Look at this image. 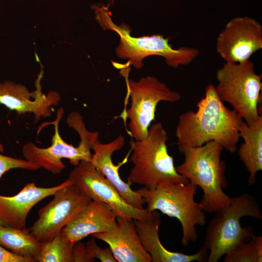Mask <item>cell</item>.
I'll use <instances>...</instances> for the list:
<instances>
[{
    "label": "cell",
    "instance_id": "d4e9b609",
    "mask_svg": "<svg viewBox=\"0 0 262 262\" xmlns=\"http://www.w3.org/2000/svg\"><path fill=\"white\" fill-rule=\"evenodd\" d=\"M72 255L74 262H94L89 255L85 244L80 241L74 244Z\"/></svg>",
    "mask_w": 262,
    "mask_h": 262
},
{
    "label": "cell",
    "instance_id": "44dd1931",
    "mask_svg": "<svg viewBox=\"0 0 262 262\" xmlns=\"http://www.w3.org/2000/svg\"><path fill=\"white\" fill-rule=\"evenodd\" d=\"M75 243L66 239L61 232L49 241L41 243L35 258L38 262H74L72 255Z\"/></svg>",
    "mask_w": 262,
    "mask_h": 262
},
{
    "label": "cell",
    "instance_id": "cb8c5ba5",
    "mask_svg": "<svg viewBox=\"0 0 262 262\" xmlns=\"http://www.w3.org/2000/svg\"><path fill=\"white\" fill-rule=\"evenodd\" d=\"M90 257L94 262L95 258L102 262H117L110 247L101 248L92 237L85 244Z\"/></svg>",
    "mask_w": 262,
    "mask_h": 262
},
{
    "label": "cell",
    "instance_id": "277c9868",
    "mask_svg": "<svg viewBox=\"0 0 262 262\" xmlns=\"http://www.w3.org/2000/svg\"><path fill=\"white\" fill-rule=\"evenodd\" d=\"M167 139L162 124L156 122L150 126L145 139L130 142L132 154L130 161L133 166L128 182L152 190L163 184L189 181L177 172L168 152Z\"/></svg>",
    "mask_w": 262,
    "mask_h": 262
},
{
    "label": "cell",
    "instance_id": "5b68a950",
    "mask_svg": "<svg viewBox=\"0 0 262 262\" xmlns=\"http://www.w3.org/2000/svg\"><path fill=\"white\" fill-rule=\"evenodd\" d=\"M244 216L262 219L256 199L246 193L231 197L227 206L215 212L208 224L203 242V246L209 251L208 262H217L231 249L255 236L251 226H241L240 219Z\"/></svg>",
    "mask_w": 262,
    "mask_h": 262
},
{
    "label": "cell",
    "instance_id": "4fadbf2b",
    "mask_svg": "<svg viewBox=\"0 0 262 262\" xmlns=\"http://www.w3.org/2000/svg\"><path fill=\"white\" fill-rule=\"evenodd\" d=\"M43 75L41 70L35 82V90L33 92L25 85L11 81L0 82V104L19 115L33 114L34 123L41 118L50 116L52 106L58 104L61 96L56 91H50L47 95L43 93L41 83Z\"/></svg>",
    "mask_w": 262,
    "mask_h": 262
},
{
    "label": "cell",
    "instance_id": "603a6c76",
    "mask_svg": "<svg viewBox=\"0 0 262 262\" xmlns=\"http://www.w3.org/2000/svg\"><path fill=\"white\" fill-rule=\"evenodd\" d=\"M15 168L37 170L40 168L36 164L26 159L13 158L0 153V179L5 172Z\"/></svg>",
    "mask_w": 262,
    "mask_h": 262
},
{
    "label": "cell",
    "instance_id": "7c38bea8",
    "mask_svg": "<svg viewBox=\"0 0 262 262\" xmlns=\"http://www.w3.org/2000/svg\"><path fill=\"white\" fill-rule=\"evenodd\" d=\"M215 49L226 63H238L250 59L262 49V26L251 17L231 19L218 34Z\"/></svg>",
    "mask_w": 262,
    "mask_h": 262
},
{
    "label": "cell",
    "instance_id": "7402d4cb",
    "mask_svg": "<svg viewBox=\"0 0 262 262\" xmlns=\"http://www.w3.org/2000/svg\"><path fill=\"white\" fill-rule=\"evenodd\" d=\"M224 256V262H262V236H254L249 241L237 246Z\"/></svg>",
    "mask_w": 262,
    "mask_h": 262
},
{
    "label": "cell",
    "instance_id": "2e32d148",
    "mask_svg": "<svg viewBox=\"0 0 262 262\" xmlns=\"http://www.w3.org/2000/svg\"><path fill=\"white\" fill-rule=\"evenodd\" d=\"M116 217L109 206L92 200L62 229L61 233L75 243L90 234L113 230L116 225Z\"/></svg>",
    "mask_w": 262,
    "mask_h": 262
},
{
    "label": "cell",
    "instance_id": "8fae6325",
    "mask_svg": "<svg viewBox=\"0 0 262 262\" xmlns=\"http://www.w3.org/2000/svg\"><path fill=\"white\" fill-rule=\"evenodd\" d=\"M68 179L92 200L109 206L117 216L142 220L152 218L159 214L157 211L140 210L128 204L90 161H81L70 172Z\"/></svg>",
    "mask_w": 262,
    "mask_h": 262
},
{
    "label": "cell",
    "instance_id": "9c48e42d",
    "mask_svg": "<svg viewBox=\"0 0 262 262\" xmlns=\"http://www.w3.org/2000/svg\"><path fill=\"white\" fill-rule=\"evenodd\" d=\"M125 78L127 96L131 98L130 107L123 112L129 120V132L135 140L145 139L155 119L157 105L160 101L177 102L181 95L154 76H146L138 81L128 78V68L121 67Z\"/></svg>",
    "mask_w": 262,
    "mask_h": 262
},
{
    "label": "cell",
    "instance_id": "7a4b0ae2",
    "mask_svg": "<svg viewBox=\"0 0 262 262\" xmlns=\"http://www.w3.org/2000/svg\"><path fill=\"white\" fill-rule=\"evenodd\" d=\"M183 162L176 167L177 172L203 192L200 203L205 212H215L229 202L231 197L224 191L228 183L226 163L221 159L224 149L219 143L209 141L202 146H178Z\"/></svg>",
    "mask_w": 262,
    "mask_h": 262
},
{
    "label": "cell",
    "instance_id": "ba28073f",
    "mask_svg": "<svg viewBox=\"0 0 262 262\" xmlns=\"http://www.w3.org/2000/svg\"><path fill=\"white\" fill-rule=\"evenodd\" d=\"M216 92L221 100L230 104L249 126L262 116V74H257L250 59L238 63L225 62L216 72Z\"/></svg>",
    "mask_w": 262,
    "mask_h": 262
},
{
    "label": "cell",
    "instance_id": "52a82bcc",
    "mask_svg": "<svg viewBox=\"0 0 262 262\" xmlns=\"http://www.w3.org/2000/svg\"><path fill=\"white\" fill-rule=\"evenodd\" d=\"M196 190L197 186L189 181L163 184L152 190L143 187L137 191L148 211L158 210L179 220L182 228L181 244L186 246L197 239L196 226H203L206 222L202 205L195 199Z\"/></svg>",
    "mask_w": 262,
    "mask_h": 262
},
{
    "label": "cell",
    "instance_id": "3957f363",
    "mask_svg": "<svg viewBox=\"0 0 262 262\" xmlns=\"http://www.w3.org/2000/svg\"><path fill=\"white\" fill-rule=\"evenodd\" d=\"M94 9L96 18L101 28L114 31L120 38L115 54L118 58L128 61L123 65L115 63V66L127 68L132 66L139 69L143 67V61L146 57L157 55L164 57L169 66L176 68L189 65L199 53L198 49L194 48L174 49L169 43V37L165 38L161 34L132 36L129 25L124 23L117 25L113 21L108 6H95Z\"/></svg>",
    "mask_w": 262,
    "mask_h": 262
},
{
    "label": "cell",
    "instance_id": "5bb4252c",
    "mask_svg": "<svg viewBox=\"0 0 262 262\" xmlns=\"http://www.w3.org/2000/svg\"><path fill=\"white\" fill-rule=\"evenodd\" d=\"M125 137L120 134L117 138L108 143H101L98 140L92 147L94 154L90 162L116 189L121 197L132 207L143 210L145 201L143 196L136 190H133L129 182H125L120 178L119 169L127 162L128 155L117 165L112 161L113 153L120 150L124 146Z\"/></svg>",
    "mask_w": 262,
    "mask_h": 262
},
{
    "label": "cell",
    "instance_id": "ffe728a7",
    "mask_svg": "<svg viewBox=\"0 0 262 262\" xmlns=\"http://www.w3.org/2000/svg\"><path fill=\"white\" fill-rule=\"evenodd\" d=\"M0 245L16 255L36 262L41 243L31 234L29 229L0 225Z\"/></svg>",
    "mask_w": 262,
    "mask_h": 262
},
{
    "label": "cell",
    "instance_id": "e0dca14e",
    "mask_svg": "<svg viewBox=\"0 0 262 262\" xmlns=\"http://www.w3.org/2000/svg\"><path fill=\"white\" fill-rule=\"evenodd\" d=\"M116 225L112 231L92 234L106 243L118 262H151L150 255L140 241L133 220L117 216Z\"/></svg>",
    "mask_w": 262,
    "mask_h": 262
},
{
    "label": "cell",
    "instance_id": "d6986e66",
    "mask_svg": "<svg viewBox=\"0 0 262 262\" xmlns=\"http://www.w3.org/2000/svg\"><path fill=\"white\" fill-rule=\"evenodd\" d=\"M239 132L244 142L238 150V155L249 174L248 184L252 185L258 172L262 170V116L252 126L243 120Z\"/></svg>",
    "mask_w": 262,
    "mask_h": 262
},
{
    "label": "cell",
    "instance_id": "8992f818",
    "mask_svg": "<svg viewBox=\"0 0 262 262\" xmlns=\"http://www.w3.org/2000/svg\"><path fill=\"white\" fill-rule=\"evenodd\" d=\"M64 110L61 107L57 111L55 120L48 123H45L39 128L53 125L54 133L51 139V145L47 148H40L32 142L26 143L23 147L22 152L26 160L37 164L54 174L60 173L65 168L62 159H67L71 164L77 166L82 161H90L92 154L90 150L94 143L98 140V131H90L86 128L83 118L78 112H72L66 119L67 124L79 134L80 142L77 147L69 144L62 138L59 132V124Z\"/></svg>",
    "mask_w": 262,
    "mask_h": 262
},
{
    "label": "cell",
    "instance_id": "9a60e30c",
    "mask_svg": "<svg viewBox=\"0 0 262 262\" xmlns=\"http://www.w3.org/2000/svg\"><path fill=\"white\" fill-rule=\"evenodd\" d=\"M71 182L68 178L59 185L40 187L32 182L14 196L0 195V222L16 229L26 228L27 217L31 209L39 201L53 196Z\"/></svg>",
    "mask_w": 262,
    "mask_h": 262
},
{
    "label": "cell",
    "instance_id": "ac0fdd59",
    "mask_svg": "<svg viewBox=\"0 0 262 262\" xmlns=\"http://www.w3.org/2000/svg\"><path fill=\"white\" fill-rule=\"evenodd\" d=\"M161 222L160 214L150 219L133 220L141 244L150 255L151 262H207L209 253L204 246L191 255L171 251L164 247L159 236Z\"/></svg>",
    "mask_w": 262,
    "mask_h": 262
},
{
    "label": "cell",
    "instance_id": "6da1fadb",
    "mask_svg": "<svg viewBox=\"0 0 262 262\" xmlns=\"http://www.w3.org/2000/svg\"><path fill=\"white\" fill-rule=\"evenodd\" d=\"M197 108L179 116L175 131L178 146L195 147L213 141L234 153L240 138L239 127L244 120L240 115L224 104L212 84L206 87Z\"/></svg>",
    "mask_w": 262,
    "mask_h": 262
},
{
    "label": "cell",
    "instance_id": "30bf717a",
    "mask_svg": "<svg viewBox=\"0 0 262 262\" xmlns=\"http://www.w3.org/2000/svg\"><path fill=\"white\" fill-rule=\"evenodd\" d=\"M53 198L38 212V218L29 229L39 242L49 241L57 234L92 199L72 183L63 187Z\"/></svg>",
    "mask_w": 262,
    "mask_h": 262
},
{
    "label": "cell",
    "instance_id": "4316f807",
    "mask_svg": "<svg viewBox=\"0 0 262 262\" xmlns=\"http://www.w3.org/2000/svg\"><path fill=\"white\" fill-rule=\"evenodd\" d=\"M0 152L3 153L4 152V148L3 145L0 143Z\"/></svg>",
    "mask_w": 262,
    "mask_h": 262
},
{
    "label": "cell",
    "instance_id": "484cf974",
    "mask_svg": "<svg viewBox=\"0 0 262 262\" xmlns=\"http://www.w3.org/2000/svg\"><path fill=\"white\" fill-rule=\"evenodd\" d=\"M32 259L16 255L0 245V262H34Z\"/></svg>",
    "mask_w": 262,
    "mask_h": 262
}]
</instances>
